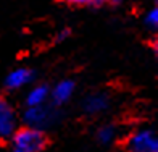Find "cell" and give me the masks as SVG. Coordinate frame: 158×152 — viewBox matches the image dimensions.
I'll return each instance as SVG.
<instances>
[{
	"label": "cell",
	"instance_id": "11",
	"mask_svg": "<svg viewBox=\"0 0 158 152\" xmlns=\"http://www.w3.org/2000/svg\"><path fill=\"white\" fill-rule=\"evenodd\" d=\"M64 2L71 5H87V3H92L94 0H64Z\"/></svg>",
	"mask_w": 158,
	"mask_h": 152
},
{
	"label": "cell",
	"instance_id": "1",
	"mask_svg": "<svg viewBox=\"0 0 158 152\" xmlns=\"http://www.w3.org/2000/svg\"><path fill=\"white\" fill-rule=\"evenodd\" d=\"M15 142V149L23 150V152H40L45 147L47 139L40 129L34 128H23L15 133L13 137Z\"/></svg>",
	"mask_w": 158,
	"mask_h": 152
},
{
	"label": "cell",
	"instance_id": "8",
	"mask_svg": "<svg viewBox=\"0 0 158 152\" xmlns=\"http://www.w3.org/2000/svg\"><path fill=\"white\" fill-rule=\"evenodd\" d=\"M47 97H48V88L40 84L29 91V94L26 97V104H27V107H40V105H44Z\"/></svg>",
	"mask_w": 158,
	"mask_h": 152
},
{
	"label": "cell",
	"instance_id": "14",
	"mask_svg": "<svg viewBox=\"0 0 158 152\" xmlns=\"http://www.w3.org/2000/svg\"><path fill=\"white\" fill-rule=\"evenodd\" d=\"M13 152H23V150H18V149H15V150H13Z\"/></svg>",
	"mask_w": 158,
	"mask_h": 152
},
{
	"label": "cell",
	"instance_id": "10",
	"mask_svg": "<svg viewBox=\"0 0 158 152\" xmlns=\"http://www.w3.org/2000/svg\"><path fill=\"white\" fill-rule=\"evenodd\" d=\"M145 23H147L150 28L156 29V26H158V10H156V8H153V10L148 11V15H147V18H145Z\"/></svg>",
	"mask_w": 158,
	"mask_h": 152
},
{
	"label": "cell",
	"instance_id": "12",
	"mask_svg": "<svg viewBox=\"0 0 158 152\" xmlns=\"http://www.w3.org/2000/svg\"><path fill=\"white\" fill-rule=\"evenodd\" d=\"M66 36H68V31H63V33H61V34L58 36V39H56V41H58V42H60V41H63L64 37H66Z\"/></svg>",
	"mask_w": 158,
	"mask_h": 152
},
{
	"label": "cell",
	"instance_id": "6",
	"mask_svg": "<svg viewBox=\"0 0 158 152\" xmlns=\"http://www.w3.org/2000/svg\"><path fill=\"white\" fill-rule=\"evenodd\" d=\"M108 107V97L105 94H92L84 100V110L87 113H100Z\"/></svg>",
	"mask_w": 158,
	"mask_h": 152
},
{
	"label": "cell",
	"instance_id": "4",
	"mask_svg": "<svg viewBox=\"0 0 158 152\" xmlns=\"http://www.w3.org/2000/svg\"><path fill=\"white\" fill-rule=\"evenodd\" d=\"M16 128V115L11 105L0 97V137H8Z\"/></svg>",
	"mask_w": 158,
	"mask_h": 152
},
{
	"label": "cell",
	"instance_id": "7",
	"mask_svg": "<svg viewBox=\"0 0 158 152\" xmlns=\"http://www.w3.org/2000/svg\"><path fill=\"white\" fill-rule=\"evenodd\" d=\"M73 91H74V83L66 79V81H61L55 86V89L52 92V97H53V102L55 104H64L66 100H69V97L73 96Z\"/></svg>",
	"mask_w": 158,
	"mask_h": 152
},
{
	"label": "cell",
	"instance_id": "13",
	"mask_svg": "<svg viewBox=\"0 0 158 152\" xmlns=\"http://www.w3.org/2000/svg\"><path fill=\"white\" fill-rule=\"evenodd\" d=\"M100 2H114V0H100Z\"/></svg>",
	"mask_w": 158,
	"mask_h": 152
},
{
	"label": "cell",
	"instance_id": "5",
	"mask_svg": "<svg viewBox=\"0 0 158 152\" xmlns=\"http://www.w3.org/2000/svg\"><path fill=\"white\" fill-rule=\"evenodd\" d=\"M32 78H34V73L31 70L18 68L6 76L5 84H6V88H10V89H19V88H23V86H26L27 83H31Z\"/></svg>",
	"mask_w": 158,
	"mask_h": 152
},
{
	"label": "cell",
	"instance_id": "9",
	"mask_svg": "<svg viewBox=\"0 0 158 152\" xmlns=\"http://www.w3.org/2000/svg\"><path fill=\"white\" fill-rule=\"evenodd\" d=\"M114 137V128L113 126H103L98 129V141L100 142H110Z\"/></svg>",
	"mask_w": 158,
	"mask_h": 152
},
{
	"label": "cell",
	"instance_id": "3",
	"mask_svg": "<svg viewBox=\"0 0 158 152\" xmlns=\"http://www.w3.org/2000/svg\"><path fill=\"white\" fill-rule=\"evenodd\" d=\"M53 120V113L50 108H45L44 105L40 107H29L24 113V121L27 123V128L39 129L42 126L50 125V121Z\"/></svg>",
	"mask_w": 158,
	"mask_h": 152
},
{
	"label": "cell",
	"instance_id": "2",
	"mask_svg": "<svg viewBox=\"0 0 158 152\" xmlns=\"http://www.w3.org/2000/svg\"><path fill=\"white\" fill-rule=\"evenodd\" d=\"M129 149L131 152H158L156 136L148 129L137 131L129 139Z\"/></svg>",
	"mask_w": 158,
	"mask_h": 152
}]
</instances>
